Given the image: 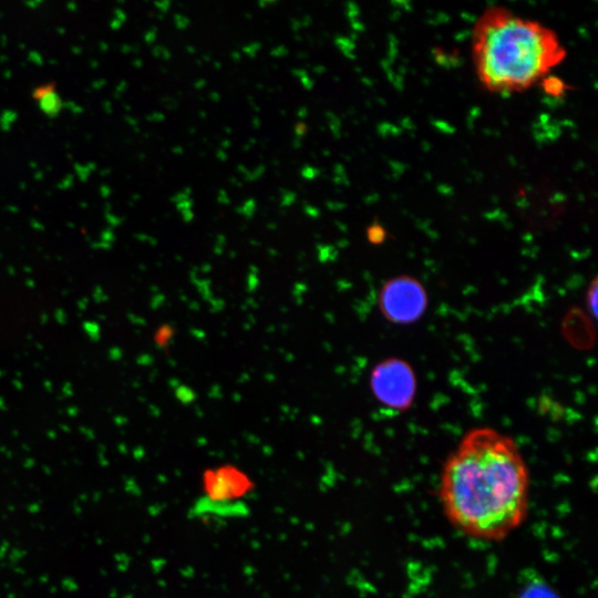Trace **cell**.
<instances>
[{"label":"cell","instance_id":"6da1fadb","mask_svg":"<svg viewBox=\"0 0 598 598\" xmlns=\"http://www.w3.org/2000/svg\"><path fill=\"white\" fill-rule=\"evenodd\" d=\"M529 486L516 442L492 427H475L445 460L439 501L448 523L463 535L502 542L525 522Z\"/></svg>","mask_w":598,"mask_h":598},{"label":"cell","instance_id":"7a4b0ae2","mask_svg":"<svg viewBox=\"0 0 598 598\" xmlns=\"http://www.w3.org/2000/svg\"><path fill=\"white\" fill-rule=\"evenodd\" d=\"M472 56L482 85L493 93L509 94L545 80L564 61L566 50L553 29L492 6L474 24Z\"/></svg>","mask_w":598,"mask_h":598},{"label":"cell","instance_id":"3957f363","mask_svg":"<svg viewBox=\"0 0 598 598\" xmlns=\"http://www.w3.org/2000/svg\"><path fill=\"white\" fill-rule=\"evenodd\" d=\"M427 303L424 286L408 275L389 279L378 296L381 313L396 324H411L417 321L426 311Z\"/></svg>","mask_w":598,"mask_h":598},{"label":"cell","instance_id":"277c9868","mask_svg":"<svg viewBox=\"0 0 598 598\" xmlns=\"http://www.w3.org/2000/svg\"><path fill=\"white\" fill-rule=\"evenodd\" d=\"M370 388L377 400L383 405L404 411L411 406L415 396V373L406 361L399 358H388L373 368L370 375Z\"/></svg>","mask_w":598,"mask_h":598},{"label":"cell","instance_id":"5b68a950","mask_svg":"<svg viewBox=\"0 0 598 598\" xmlns=\"http://www.w3.org/2000/svg\"><path fill=\"white\" fill-rule=\"evenodd\" d=\"M204 489L209 502L226 504L245 496L251 489V482L240 470L221 466L206 472Z\"/></svg>","mask_w":598,"mask_h":598},{"label":"cell","instance_id":"8992f818","mask_svg":"<svg viewBox=\"0 0 598 598\" xmlns=\"http://www.w3.org/2000/svg\"><path fill=\"white\" fill-rule=\"evenodd\" d=\"M513 598H563L542 575L533 569L520 575Z\"/></svg>","mask_w":598,"mask_h":598},{"label":"cell","instance_id":"52a82bcc","mask_svg":"<svg viewBox=\"0 0 598 598\" xmlns=\"http://www.w3.org/2000/svg\"><path fill=\"white\" fill-rule=\"evenodd\" d=\"M34 97L39 103V107L50 116L56 115L62 107L61 99L51 85L38 87Z\"/></svg>","mask_w":598,"mask_h":598},{"label":"cell","instance_id":"ba28073f","mask_svg":"<svg viewBox=\"0 0 598 598\" xmlns=\"http://www.w3.org/2000/svg\"><path fill=\"white\" fill-rule=\"evenodd\" d=\"M597 279L594 278L592 282L589 285V289L587 291L586 302L588 306V310L591 312L592 317H596L597 312Z\"/></svg>","mask_w":598,"mask_h":598},{"label":"cell","instance_id":"9c48e42d","mask_svg":"<svg viewBox=\"0 0 598 598\" xmlns=\"http://www.w3.org/2000/svg\"><path fill=\"white\" fill-rule=\"evenodd\" d=\"M256 203L254 199H247L240 207L237 208V212L245 215L246 217H250L254 214Z\"/></svg>","mask_w":598,"mask_h":598},{"label":"cell","instance_id":"30bf717a","mask_svg":"<svg viewBox=\"0 0 598 598\" xmlns=\"http://www.w3.org/2000/svg\"><path fill=\"white\" fill-rule=\"evenodd\" d=\"M319 174H320V171L316 167L305 166L301 169V176L307 179H313L318 177Z\"/></svg>","mask_w":598,"mask_h":598},{"label":"cell","instance_id":"8fae6325","mask_svg":"<svg viewBox=\"0 0 598 598\" xmlns=\"http://www.w3.org/2000/svg\"><path fill=\"white\" fill-rule=\"evenodd\" d=\"M264 172H265V166L260 165L257 168H255L254 171L247 172L245 174V177H246L247 181H254V179H257L258 177H260Z\"/></svg>","mask_w":598,"mask_h":598},{"label":"cell","instance_id":"7c38bea8","mask_svg":"<svg viewBox=\"0 0 598 598\" xmlns=\"http://www.w3.org/2000/svg\"><path fill=\"white\" fill-rule=\"evenodd\" d=\"M175 24L178 29H185L189 25L190 21L187 17L182 14H175Z\"/></svg>","mask_w":598,"mask_h":598},{"label":"cell","instance_id":"4fadbf2b","mask_svg":"<svg viewBox=\"0 0 598 598\" xmlns=\"http://www.w3.org/2000/svg\"><path fill=\"white\" fill-rule=\"evenodd\" d=\"M297 199V196L295 193L292 192H287L282 195L281 197V205L282 206H289L291 204H293Z\"/></svg>","mask_w":598,"mask_h":598},{"label":"cell","instance_id":"5bb4252c","mask_svg":"<svg viewBox=\"0 0 598 598\" xmlns=\"http://www.w3.org/2000/svg\"><path fill=\"white\" fill-rule=\"evenodd\" d=\"M260 48V43H250L249 45L244 47L243 51L249 56H254Z\"/></svg>","mask_w":598,"mask_h":598},{"label":"cell","instance_id":"9a60e30c","mask_svg":"<svg viewBox=\"0 0 598 598\" xmlns=\"http://www.w3.org/2000/svg\"><path fill=\"white\" fill-rule=\"evenodd\" d=\"M192 205H193V200H192L190 198H187V199H185V200H182V202L177 203V204H176V207H177V209H178L179 212L183 213V212H185V210L190 209Z\"/></svg>","mask_w":598,"mask_h":598},{"label":"cell","instance_id":"2e32d148","mask_svg":"<svg viewBox=\"0 0 598 598\" xmlns=\"http://www.w3.org/2000/svg\"><path fill=\"white\" fill-rule=\"evenodd\" d=\"M288 53V49L285 45L276 47L271 50L270 54L274 56H281Z\"/></svg>","mask_w":598,"mask_h":598},{"label":"cell","instance_id":"e0dca14e","mask_svg":"<svg viewBox=\"0 0 598 598\" xmlns=\"http://www.w3.org/2000/svg\"><path fill=\"white\" fill-rule=\"evenodd\" d=\"M302 85L307 90H311L315 85L313 81L308 76V74L300 78Z\"/></svg>","mask_w":598,"mask_h":598},{"label":"cell","instance_id":"ac0fdd59","mask_svg":"<svg viewBox=\"0 0 598 598\" xmlns=\"http://www.w3.org/2000/svg\"><path fill=\"white\" fill-rule=\"evenodd\" d=\"M217 200L220 203V204H229V198H228V195L227 193L224 190V189H220L218 192V196H217Z\"/></svg>","mask_w":598,"mask_h":598},{"label":"cell","instance_id":"d6986e66","mask_svg":"<svg viewBox=\"0 0 598 598\" xmlns=\"http://www.w3.org/2000/svg\"><path fill=\"white\" fill-rule=\"evenodd\" d=\"M296 135L298 138H300L306 133V124L305 123H298L295 128Z\"/></svg>","mask_w":598,"mask_h":598},{"label":"cell","instance_id":"ffe728a7","mask_svg":"<svg viewBox=\"0 0 598 598\" xmlns=\"http://www.w3.org/2000/svg\"><path fill=\"white\" fill-rule=\"evenodd\" d=\"M305 212L309 215V216H312V217H317L319 215V210L311 206V205H306L305 206Z\"/></svg>","mask_w":598,"mask_h":598},{"label":"cell","instance_id":"44dd1931","mask_svg":"<svg viewBox=\"0 0 598 598\" xmlns=\"http://www.w3.org/2000/svg\"><path fill=\"white\" fill-rule=\"evenodd\" d=\"M155 4L158 7L159 10L166 11L168 9L171 2L169 1H162V2H156Z\"/></svg>","mask_w":598,"mask_h":598},{"label":"cell","instance_id":"7402d4cb","mask_svg":"<svg viewBox=\"0 0 598 598\" xmlns=\"http://www.w3.org/2000/svg\"><path fill=\"white\" fill-rule=\"evenodd\" d=\"M307 113H308L307 107L301 106V107L298 110L297 115H298L299 117H305V116H307Z\"/></svg>","mask_w":598,"mask_h":598},{"label":"cell","instance_id":"603a6c76","mask_svg":"<svg viewBox=\"0 0 598 598\" xmlns=\"http://www.w3.org/2000/svg\"><path fill=\"white\" fill-rule=\"evenodd\" d=\"M185 220H190L193 218V213L190 209L182 213Z\"/></svg>","mask_w":598,"mask_h":598},{"label":"cell","instance_id":"cb8c5ba5","mask_svg":"<svg viewBox=\"0 0 598 598\" xmlns=\"http://www.w3.org/2000/svg\"><path fill=\"white\" fill-rule=\"evenodd\" d=\"M205 85H206V81H205L204 79L198 80V81L194 84V86H195L196 89H202V87H204Z\"/></svg>","mask_w":598,"mask_h":598},{"label":"cell","instance_id":"d4e9b609","mask_svg":"<svg viewBox=\"0 0 598 598\" xmlns=\"http://www.w3.org/2000/svg\"><path fill=\"white\" fill-rule=\"evenodd\" d=\"M217 156L219 157L220 161H226V158H227V154L223 150H219L217 152Z\"/></svg>","mask_w":598,"mask_h":598},{"label":"cell","instance_id":"484cf974","mask_svg":"<svg viewBox=\"0 0 598 598\" xmlns=\"http://www.w3.org/2000/svg\"><path fill=\"white\" fill-rule=\"evenodd\" d=\"M251 123H252V126L255 128H258L260 126V120L258 116H255L252 120H251Z\"/></svg>","mask_w":598,"mask_h":598},{"label":"cell","instance_id":"4316f807","mask_svg":"<svg viewBox=\"0 0 598 598\" xmlns=\"http://www.w3.org/2000/svg\"><path fill=\"white\" fill-rule=\"evenodd\" d=\"M313 72L317 74H321L324 72V68L322 65L313 66Z\"/></svg>","mask_w":598,"mask_h":598},{"label":"cell","instance_id":"83f0119b","mask_svg":"<svg viewBox=\"0 0 598 598\" xmlns=\"http://www.w3.org/2000/svg\"><path fill=\"white\" fill-rule=\"evenodd\" d=\"M302 27H308L310 23H311V18L310 17H305L302 22H300Z\"/></svg>","mask_w":598,"mask_h":598},{"label":"cell","instance_id":"f1b7e54d","mask_svg":"<svg viewBox=\"0 0 598 598\" xmlns=\"http://www.w3.org/2000/svg\"><path fill=\"white\" fill-rule=\"evenodd\" d=\"M301 23L297 20L291 21V27L293 30H298L300 28Z\"/></svg>","mask_w":598,"mask_h":598},{"label":"cell","instance_id":"f546056e","mask_svg":"<svg viewBox=\"0 0 598 598\" xmlns=\"http://www.w3.org/2000/svg\"><path fill=\"white\" fill-rule=\"evenodd\" d=\"M209 96H210V99L213 101H218L219 100V94L214 92V91L209 94Z\"/></svg>","mask_w":598,"mask_h":598},{"label":"cell","instance_id":"4dcf8cb0","mask_svg":"<svg viewBox=\"0 0 598 598\" xmlns=\"http://www.w3.org/2000/svg\"><path fill=\"white\" fill-rule=\"evenodd\" d=\"M274 2H275V1H260V2H259V6L264 8V7H266V6H268V4H271V3H274Z\"/></svg>","mask_w":598,"mask_h":598},{"label":"cell","instance_id":"1f68e13d","mask_svg":"<svg viewBox=\"0 0 598 598\" xmlns=\"http://www.w3.org/2000/svg\"><path fill=\"white\" fill-rule=\"evenodd\" d=\"M173 152L176 153V154H181V153H183V147H181V146L174 147Z\"/></svg>","mask_w":598,"mask_h":598},{"label":"cell","instance_id":"d6a6232c","mask_svg":"<svg viewBox=\"0 0 598 598\" xmlns=\"http://www.w3.org/2000/svg\"><path fill=\"white\" fill-rule=\"evenodd\" d=\"M233 58L236 59L237 61L240 60V53L239 52H233Z\"/></svg>","mask_w":598,"mask_h":598},{"label":"cell","instance_id":"836d02e7","mask_svg":"<svg viewBox=\"0 0 598 598\" xmlns=\"http://www.w3.org/2000/svg\"><path fill=\"white\" fill-rule=\"evenodd\" d=\"M221 145H223L224 147H229L230 143H229V141L227 140V141H223Z\"/></svg>","mask_w":598,"mask_h":598},{"label":"cell","instance_id":"e575fe53","mask_svg":"<svg viewBox=\"0 0 598 598\" xmlns=\"http://www.w3.org/2000/svg\"><path fill=\"white\" fill-rule=\"evenodd\" d=\"M187 51L190 52V53H194L195 49L193 47H187Z\"/></svg>","mask_w":598,"mask_h":598}]
</instances>
